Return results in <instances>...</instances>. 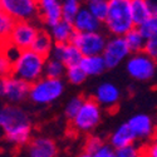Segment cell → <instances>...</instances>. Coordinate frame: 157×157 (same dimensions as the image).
I'll return each instance as SVG.
<instances>
[{"mask_svg": "<svg viewBox=\"0 0 157 157\" xmlns=\"http://www.w3.org/2000/svg\"><path fill=\"white\" fill-rule=\"evenodd\" d=\"M0 127L5 140L14 146L29 145L32 141V118L18 104H4L0 109Z\"/></svg>", "mask_w": 157, "mask_h": 157, "instance_id": "1", "label": "cell"}, {"mask_svg": "<svg viewBox=\"0 0 157 157\" xmlns=\"http://www.w3.org/2000/svg\"><path fill=\"white\" fill-rule=\"evenodd\" d=\"M108 15L103 24L112 35L124 36L136 28L131 14V0H108Z\"/></svg>", "mask_w": 157, "mask_h": 157, "instance_id": "2", "label": "cell"}, {"mask_svg": "<svg viewBox=\"0 0 157 157\" xmlns=\"http://www.w3.org/2000/svg\"><path fill=\"white\" fill-rule=\"evenodd\" d=\"M45 62L47 58L35 53L34 50H23L19 58L13 64L11 74L33 84L44 77Z\"/></svg>", "mask_w": 157, "mask_h": 157, "instance_id": "3", "label": "cell"}, {"mask_svg": "<svg viewBox=\"0 0 157 157\" xmlns=\"http://www.w3.org/2000/svg\"><path fill=\"white\" fill-rule=\"evenodd\" d=\"M102 107L92 97L86 98L78 114L71 121V128L77 133H90L101 123Z\"/></svg>", "mask_w": 157, "mask_h": 157, "instance_id": "4", "label": "cell"}, {"mask_svg": "<svg viewBox=\"0 0 157 157\" xmlns=\"http://www.w3.org/2000/svg\"><path fill=\"white\" fill-rule=\"evenodd\" d=\"M64 92V82L63 79L43 77L38 82L32 84L29 99L35 103L45 106L57 101Z\"/></svg>", "mask_w": 157, "mask_h": 157, "instance_id": "5", "label": "cell"}, {"mask_svg": "<svg viewBox=\"0 0 157 157\" xmlns=\"http://www.w3.org/2000/svg\"><path fill=\"white\" fill-rule=\"evenodd\" d=\"M32 84L15 75L2 77L0 82V96L9 104H19L29 98Z\"/></svg>", "mask_w": 157, "mask_h": 157, "instance_id": "6", "label": "cell"}, {"mask_svg": "<svg viewBox=\"0 0 157 157\" xmlns=\"http://www.w3.org/2000/svg\"><path fill=\"white\" fill-rule=\"evenodd\" d=\"M126 71L136 81H150L155 77L157 72V62H155L151 57H148L145 52L132 54L127 63H126Z\"/></svg>", "mask_w": 157, "mask_h": 157, "instance_id": "7", "label": "cell"}, {"mask_svg": "<svg viewBox=\"0 0 157 157\" xmlns=\"http://www.w3.org/2000/svg\"><path fill=\"white\" fill-rule=\"evenodd\" d=\"M108 39L101 32L93 33H79L75 32L72 43L81 50L83 57L102 56Z\"/></svg>", "mask_w": 157, "mask_h": 157, "instance_id": "8", "label": "cell"}, {"mask_svg": "<svg viewBox=\"0 0 157 157\" xmlns=\"http://www.w3.org/2000/svg\"><path fill=\"white\" fill-rule=\"evenodd\" d=\"M0 8L3 13L10 15L17 21H32L39 15L38 0H0Z\"/></svg>", "mask_w": 157, "mask_h": 157, "instance_id": "9", "label": "cell"}, {"mask_svg": "<svg viewBox=\"0 0 157 157\" xmlns=\"http://www.w3.org/2000/svg\"><path fill=\"white\" fill-rule=\"evenodd\" d=\"M39 29L29 20H19L15 23L14 29L3 43H8L17 47L20 50H28L32 48Z\"/></svg>", "mask_w": 157, "mask_h": 157, "instance_id": "10", "label": "cell"}, {"mask_svg": "<svg viewBox=\"0 0 157 157\" xmlns=\"http://www.w3.org/2000/svg\"><path fill=\"white\" fill-rule=\"evenodd\" d=\"M129 54H132V52L128 48V44L126 42L124 36L112 35L111 38H108L106 48H104V52L102 56L107 64V68L112 69V68L118 67L123 60L129 58Z\"/></svg>", "mask_w": 157, "mask_h": 157, "instance_id": "11", "label": "cell"}, {"mask_svg": "<svg viewBox=\"0 0 157 157\" xmlns=\"http://www.w3.org/2000/svg\"><path fill=\"white\" fill-rule=\"evenodd\" d=\"M93 98L99 103L102 108L111 109L117 106V103L121 99V90L116 84L111 82H103L101 83L96 90Z\"/></svg>", "mask_w": 157, "mask_h": 157, "instance_id": "12", "label": "cell"}, {"mask_svg": "<svg viewBox=\"0 0 157 157\" xmlns=\"http://www.w3.org/2000/svg\"><path fill=\"white\" fill-rule=\"evenodd\" d=\"M50 57L60 60L67 68L73 67V65H79L83 59V54L81 53V50L73 43L54 44Z\"/></svg>", "mask_w": 157, "mask_h": 157, "instance_id": "13", "label": "cell"}, {"mask_svg": "<svg viewBox=\"0 0 157 157\" xmlns=\"http://www.w3.org/2000/svg\"><path fill=\"white\" fill-rule=\"evenodd\" d=\"M39 17L48 27H53L63 19V6L59 0H38Z\"/></svg>", "mask_w": 157, "mask_h": 157, "instance_id": "14", "label": "cell"}, {"mask_svg": "<svg viewBox=\"0 0 157 157\" xmlns=\"http://www.w3.org/2000/svg\"><path fill=\"white\" fill-rule=\"evenodd\" d=\"M127 123L129 124L137 140H141V141L148 140V138H152L153 135L156 133L153 120L148 114H145V113L135 114L127 121Z\"/></svg>", "mask_w": 157, "mask_h": 157, "instance_id": "15", "label": "cell"}, {"mask_svg": "<svg viewBox=\"0 0 157 157\" xmlns=\"http://www.w3.org/2000/svg\"><path fill=\"white\" fill-rule=\"evenodd\" d=\"M28 152L30 157H57L58 147L52 138L39 136L32 138L28 145Z\"/></svg>", "mask_w": 157, "mask_h": 157, "instance_id": "16", "label": "cell"}, {"mask_svg": "<svg viewBox=\"0 0 157 157\" xmlns=\"http://www.w3.org/2000/svg\"><path fill=\"white\" fill-rule=\"evenodd\" d=\"M73 27L75 32L79 33H93V32H101L102 21H99L92 13L88 10V8H82L77 17L73 20Z\"/></svg>", "mask_w": 157, "mask_h": 157, "instance_id": "17", "label": "cell"}, {"mask_svg": "<svg viewBox=\"0 0 157 157\" xmlns=\"http://www.w3.org/2000/svg\"><path fill=\"white\" fill-rule=\"evenodd\" d=\"M136 140L137 138H136L135 133L132 132L129 124L127 122H124V123L120 124L111 133V136L108 138V143L114 150H120L122 147L132 145V143H135Z\"/></svg>", "mask_w": 157, "mask_h": 157, "instance_id": "18", "label": "cell"}, {"mask_svg": "<svg viewBox=\"0 0 157 157\" xmlns=\"http://www.w3.org/2000/svg\"><path fill=\"white\" fill-rule=\"evenodd\" d=\"M49 33L56 44H67V43H72L75 29L71 21L62 19L59 23H57L53 27H50Z\"/></svg>", "mask_w": 157, "mask_h": 157, "instance_id": "19", "label": "cell"}, {"mask_svg": "<svg viewBox=\"0 0 157 157\" xmlns=\"http://www.w3.org/2000/svg\"><path fill=\"white\" fill-rule=\"evenodd\" d=\"M54 44L56 43L53 40V38H52L50 33H48L45 30H39L30 49L34 50L35 53L40 54L44 58H49L52 56V52H53Z\"/></svg>", "mask_w": 157, "mask_h": 157, "instance_id": "20", "label": "cell"}, {"mask_svg": "<svg viewBox=\"0 0 157 157\" xmlns=\"http://www.w3.org/2000/svg\"><path fill=\"white\" fill-rule=\"evenodd\" d=\"M81 67L86 72L88 77H97L101 75L107 68V64L104 62L103 56H92V57H83L81 62Z\"/></svg>", "mask_w": 157, "mask_h": 157, "instance_id": "21", "label": "cell"}, {"mask_svg": "<svg viewBox=\"0 0 157 157\" xmlns=\"http://www.w3.org/2000/svg\"><path fill=\"white\" fill-rule=\"evenodd\" d=\"M131 14H132L135 27H141L152 15L146 0H131Z\"/></svg>", "mask_w": 157, "mask_h": 157, "instance_id": "22", "label": "cell"}, {"mask_svg": "<svg viewBox=\"0 0 157 157\" xmlns=\"http://www.w3.org/2000/svg\"><path fill=\"white\" fill-rule=\"evenodd\" d=\"M67 67L56 58H47L45 68H44V77L48 78H56V79H62L67 74Z\"/></svg>", "mask_w": 157, "mask_h": 157, "instance_id": "23", "label": "cell"}, {"mask_svg": "<svg viewBox=\"0 0 157 157\" xmlns=\"http://www.w3.org/2000/svg\"><path fill=\"white\" fill-rule=\"evenodd\" d=\"M124 39L128 44V48L131 49V52H132V54L141 53V52H143V49H145L146 39L142 35V33L140 32V29L137 27L133 28L131 32H128L124 35Z\"/></svg>", "mask_w": 157, "mask_h": 157, "instance_id": "24", "label": "cell"}, {"mask_svg": "<svg viewBox=\"0 0 157 157\" xmlns=\"http://www.w3.org/2000/svg\"><path fill=\"white\" fill-rule=\"evenodd\" d=\"M82 0H63L62 6H63V19L73 23L74 18L82 9Z\"/></svg>", "mask_w": 157, "mask_h": 157, "instance_id": "25", "label": "cell"}, {"mask_svg": "<svg viewBox=\"0 0 157 157\" xmlns=\"http://www.w3.org/2000/svg\"><path fill=\"white\" fill-rule=\"evenodd\" d=\"M84 99L82 96H75V97H72L67 104L64 106V116H65V118L72 121L74 117L78 114V112L81 111L82 106H83V103H84Z\"/></svg>", "mask_w": 157, "mask_h": 157, "instance_id": "26", "label": "cell"}, {"mask_svg": "<svg viewBox=\"0 0 157 157\" xmlns=\"http://www.w3.org/2000/svg\"><path fill=\"white\" fill-rule=\"evenodd\" d=\"M88 10L92 13V14L102 23H104V20L107 19L108 15V0H101V2H93L87 4Z\"/></svg>", "mask_w": 157, "mask_h": 157, "instance_id": "27", "label": "cell"}, {"mask_svg": "<svg viewBox=\"0 0 157 157\" xmlns=\"http://www.w3.org/2000/svg\"><path fill=\"white\" fill-rule=\"evenodd\" d=\"M87 77L88 75L82 69L81 65H73V67H69L67 69V74H65L67 81L73 86H79V84L84 83V81L87 79Z\"/></svg>", "mask_w": 157, "mask_h": 157, "instance_id": "28", "label": "cell"}, {"mask_svg": "<svg viewBox=\"0 0 157 157\" xmlns=\"http://www.w3.org/2000/svg\"><path fill=\"white\" fill-rule=\"evenodd\" d=\"M15 23H17L15 19H13L10 15L2 11V14H0V34H2V42H5L8 39V36L10 35L13 29H14Z\"/></svg>", "mask_w": 157, "mask_h": 157, "instance_id": "29", "label": "cell"}, {"mask_svg": "<svg viewBox=\"0 0 157 157\" xmlns=\"http://www.w3.org/2000/svg\"><path fill=\"white\" fill-rule=\"evenodd\" d=\"M138 29L146 40L157 36V17H151L146 23H143L141 27H138Z\"/></svg>", "mask_w": 157, "mask_h": 157, "instance_id": "30", "label": "cell"}, {"mask_svg": "<svg viewBox=\"0 0 157 157\" xmlns=\"http://www.w3.org/2000/svg\"><path fill=\"white\" fill-rule=\"evenodd\" d=\"M116 157H143V146L132 143L129 146L116 150Z\"/></svg>", "mask_w": 157, "mask_h": 157, "instance_id": "31", "label": "cell"}, {"mask_svg": "<svg viewBox=\"0 0 157 157\" xmlns=\"http://www.w3.org/2000/svg\"><path fill=\"white\" fill-rule=\"evenodd\" d=\"M104 142L99 136H88L84 143V152L89 153V155H93L96 151H98L103 145Z\"/></svg>", "mask_w": 157, "mask_h": 157, "instance_id": "32", "label": "cell"}, {"mask_svg": "<svg viewBox=\"0 0 157 157\" xmlns=\"http://www.w3.org/2000/svg\"><path fill=\"white\" fill-rule=\"evenodd\" d=\"M143 52H145L148 57H151L155 62H157V36L147 39Z\"/></svg>", "mask_w": 157, "mask_h": 157, "instance_id": "33", "label": "cell"}, {"mask_svg": "<svg viewBox=\"0 0 157 157\" xmlns=\"http://www.w3.org/2000/svg\"><path fill=\"white\" fill-rule=\"evenodd\" d=\"M13 72V62L9 60L4 54H2V58H0V73H2V77H8Z\"/></svg>", "mask_w": 157, "mask_h": 157, "instance_id": "34", "label": "cell"}, {"mask_svg": "<svg viewBox=\"0 0 157 157\" xmlns=\"http://www.w3.org/2000/svg\"><path fill=\"white\" fill-rule=\"evenodd\" d=\"M114 155H116V150L107 142L98 151H96L92 156L93 157H114Z\"/></svg>", "mask_w": 157, "mask_h": 157, "instance_id": "35", "label": "cell"}, {"mask_svg": "<svg viewBox=\"0 0 157 157\" xmlns=\"http://www.w3.org/2000/svg\"><path fill=\"white\" fill-rule=\"evenodd\" d=\"M143 157H157V141H152L150 145L143 146Z\"/></svg>", "mask_w": 157, "mask_h": 157, "instance_id": "36", "label": "cell"}, {"mask_svg": "<svg viewBox=\"0 0 157 157\" xmlns=\"http://www.w3.org/2000/svg\"><path fill=\"white\" fill-rule=\"evenodd\" d=\"M152 17H157V0H146Z\"/></svg>", "mask_w": 157, "mask_h": 157, "instance_id": "37", "label": "cell"}, {"mask_svg": "<svg viewBox=\"0 0 157 157\" xmlns=\"http://www.w3.org/2000/svg\"><path fill=\"white\" fill-rule=\"evenodd\" d=\"M78 157H93L92 155H89V153H87V152H84L83 151V153H81L79 156H78Z\"/></svg>", "mask_w": 157, "mask_h": 157, "instance_id": "38", "label": "cell"}, {"mask_svg": "<svg viewBox=\"0 0 157 157\" xmlns=\"http://www.w3.org/2000/svg\"><path fill=\"white\" fill-rule=\"evenodd\" d=\"M83 2H86L87 4H89V3H93V2H101V0H83Z\"/></svg>", "mask_w": 157, "mask_h": 157, "instance_id": "39", "label": "cell"}, {"mask_svg": "<svg viewBox=\"0 0 157 157\" xmlns=\"http://www.w3.org/2000/svg\"><path fill=\"white\" fill-rule=\"evenodd\" d=\"M114 157H116V155H114Z\"/></svg>", "mask_w": 157, "mask_h": 157, "instance_id": "40", "label": "cell"}]
</instances>
